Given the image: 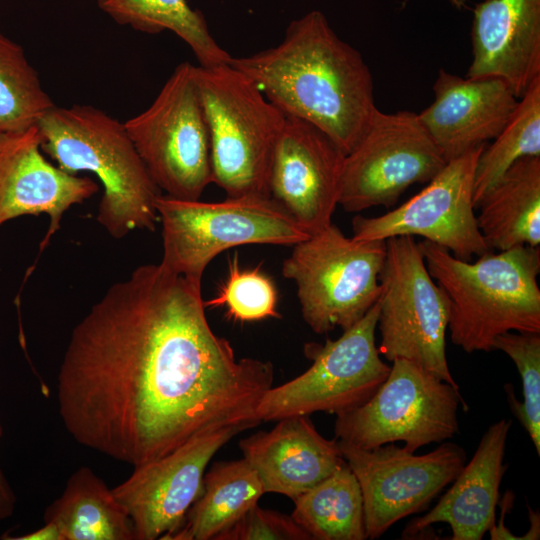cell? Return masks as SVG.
<instances>
[{"label":"cell","mask_w":540,"mask_h":540,"mask_svg":"<svg viewBox=\"0 0 540 540\" xmlns=\"http://www.w3.org/2000/svg\"><path fill=\"white\" fill-rule=\"evenodd\" d=\"M446 163L418 114L378 110L345 155L338 204L347 212L393 206L408 187L428 183Z\"/></svg>","instance_id":"cell-12"},{"label":"cell","mask_w":540,"mask_h":540,"mask_svg":"<svg viewBox=\"0 0 540 540\" xmlns=\"http://www.w3.org/2000/svg\"><path fill=\"white\" fill-rule=\"evenodd\" d=\"M460 405L467 408L459 387L411 361L395 359L385 381L365 403L336 416L335 439L363 449L402 441L405 449L415 452L458 433Z\"/></svg>","instance_id":"cell-10"},{"label":"cell","mask_w":540,"mask_h":540,"mask_svg":"<svg viewBox=\"0 0 540 540\" xmlns=\"http://www.w3.org/2000/svg\"><path fill=\"white\" fill-rule=\"evenodd\" d=\"M243 458L256 471L265 493L291 499L308 491L346 461L337 439H326L308 416L277 420L239 442Z\"/></svg>","instance_id":"cell-20"},{"label":"cell","mask_w":540,"mask_h":540,"mask_svg":"<svg viewBox=\"0 0 540 540\" xmlns=\"http://www.w3.org/2000/svg\"><path fill=\"white\" fill-rule=\"evenodd\" d=\"M265 494L262 483L244 459L215 462L205 472L199 497L171 540H216Z\"/></svg>","instance_id":"cell-23"},{"label":"cell","mask_w":540,"mask_h":540,"mask_svg":"<svg viewBox=\"0 0 540 540\" xmlns=\"http://www.w3.org/2000/svg\"><path fill=\"white\" fill-rule=\"evenodd\" d=\"M433 91L434 101L418 116L446 161L494 139L519 101L500 78H462L444 69Z\"/></svg>","instance_id":"cell-18"},{"label":"cell","mask_w":540,"mask_h":540,"mask_svg":"<svg viewBox=\"0 0 540 540\" xmlns=\"http://www.w3.org/2000/svg\"><path fill=\"white\" fill-rule=\"evenodd\" d=\"M379 298L365 316L336 340L308 343L312 365L301 375L261 397L256 416L261 422L327 412L336 416L365 403L387 378L391 366L376 346Z\"/></svg>","instance_id":"cell-11"},{"label":"cell","mask_w":540,"mask_h":540,"mask_svg":"<svg viewBox=\"0 0 540 540\" xmlns=\"http://www.w3.org/2000/svg\"><path fill=\"white\" fill-rule=\"evenodd\" d=\"M3 428L0 423V440ZM16 506V496L0 468V521L11 517Z\"/></svg>","instance_id":"cell-32"},{"label":"cell","mask_w":540,"mask_h":540,"mask_svg":"<svg viewBox=\"0 0 540 540\" xmlns=\"http://www.w3.org/2000/svg\"><path fill=\"white\" fill-rule=\"evenodd\" d=\"M485 145L447 161L424 189L399 207L377 217L355 216L352 237L420 236L465 261L492 251L479 230L473 204L477 159Z\"/></svg>","instance_id":"cell-14"},{"label":"cell","mask_w":540,"mask_h":540,"mask_svg":"<svg viewBox=\"0 0 540 540\" xmlns=\"http://www.w3.org/2000/svg\"><path fill=\"white\" fill-rule=\"evenodd\" d=\"M467 77H497L520 99L540 78V0H483L471 25Z\"/></svg>","instance_id":"cell-19"},{"label":"cell","mask_w":540,"mask_h":540,"mask_svg":"<svg viewBox=\"0 0 540 540\" xmlns=\"http://www.w3.org/2000/svg\"><path fill=\"white\" fill-rule=\"evenodd\" d=\"M216 540H311V537L291 516L257 504Z\"/></svg>","instance_id":"cell-31"},{"label":"cell","mask_w":540,"mask_h":540,"mask_svg":"<svg viewBox=\"0 0 540 540\" xmlns=\"http://www.w3.org/2000/svg\"><path fill=\"white\" fill-rule=\"evenodd\" d=\"M418 245L449 301L454 345L467 353L490 352L501 334L540 333L539 247L488 251L471 262L428 240Z\"/></svg>","instance_id":"cell-3"},{"label":"cell","mask_w":540,"mask_h":540,"mask_svg":"<svg viewBox=\"0 0 540 540\" xmlns=\"http://www.w3.org/2000/svg\"><path fill=\"white\" fill-rule=\"evenodd\" d=\"M10 540H63L58 527L51 522H44V525L30 533L16 537H7Z\"/></svg>","instance_id":"cell-34"},{"label":"cell","mask_w":540,"mask_h":540,"mask_svg":"<svg viewBox=\"0 0 540 540\" xmlns=\"http://www.w3.org/2000/svg\"><path fill=\"white\" fill-rule=\"evenodd\" d=\"M211 147L213 183L227 197H271L274 147L285 114L229 61L195 66Z\"/></svg>","instance_id":"cell-5"},{"label":"cell","mask_w":540,"mask_h":540,"mask_svg":"<svg viewBox=\"0 0 540 540\" xmlns=\"http://www.w3.org/2000/svg\"><path fill=\"white\" fill-rule=\"evenodd\" d=\"M97 5L116 23L134 30L173 32L191 48L199 66L219 65L232 57L215 41L202 12L186 0H97Z\"/></svg>","instance_id":"cell-26"},{"label":"cell","mask_w":540,"mask_h":540,"mask_svg":"<svg viewBox=\"0 0 540 540\" xmlns=\"http://www.w3.org/2000/svg\"><path fill=\"white\" fill-rule=\"evenodd\" d=\"M98 191L91 178L69 174L44 157L37 126L0 135V227L20 216L46 214L50 223L39 253L64 213Z\"/></svg>","instance_id":"cell-17"},{"label":"cell","mask_w":540,"mask_h":540,"mask_svg":"<svg viewBox=\"0 0 540 540\" xmlns=\"http://www.w3.org/2000/svg\"><path fill=\"white\" fill-rule=\"evenodd\" d=\"M380 285V355L390 362L411 361L458 387L446 356L449 301L431 277L414 237L386 240Z\"/></svg>","instance_id":"cell-8"},{"label":"cell","mask_w":540,"mask_h":540,"mask_svg":"<svg viewBox=\"0 0 540 540\" xmlns=\"http://www.w3.org/2000/svg\"><path fill=\"white\" fill-rule=\"evenodd\" d=\"M40 148L63 171L94 174L103 194L97 222L115 239L154 231L161 195L124 123L91 105L51 108L37 123Z\"/></svg>","instance_id":"cell-4"},{"label":"cell","mask_w":540,"mask_h":540,"mask_svg":"<svg viewBox=\"0 0 540 540\" xmlns=\"http://www.w3.org/2000/svg\"><path fill=\"white\" fill-rule=\"evenodd\" d=\"M493 349L507 354L522 380L523 401L519 402L513 386L506 385L508 403L513 414L528 432L540 455V333L507 332L497 336Z\"/></svg>","instance_id":"cell-29"},{"label":"cell","mask_w":540,"mask_h":540,"mask_svg":"<svg viewBox=\"0 0 540 540\" xmlns=\"http://www.w3.org/2000/svg\"><path fill=\"white\" fill-rule=\"evenodd\" d=\"M386 240L349 238L333 223L293 245L282 274L293 280L301 314L317 334L361 320L381 293Z\"/></svg>","instance_id":"cell-7"},{"label":"cell","mask_w":540,"mask_h":540,"mask_svg":"<svg viewBox=\"0 0 540 540\" xmlns=\"http://www.w3.org/2000/svg\"><path fill=\"white\" fill-rule=\"evenodd\" d=\"M162 224L161 264L201 282L221 252L246 244L291 245L309 232L271 197H227L202 202L160 195L155 202Z\"/></svg>","instance_id":"cell-6"},{"label":"cell","mask_w":540,"mask_h":540,"mask_svg":"<svg viewBox=\"0 0 540 540\" xmlns=\"http://www.w3.org/2000/svg\"><path fill=\"white\" fill-rule=\"evenodd\" d=\"M409 0H403V5H406V3L408 2ZM451 2V4L455 7H457L458 9H461L463 7H465L466 5V1L467 0H449Z\"/></svg>","instance_id":"cell-36"},{"label":"cell","mask_w":540,"mask_h":540,"mask_svg":"<svg viewBox=\"0 0 540 540\" xmlns=\"http://www.w3.org/2000/svg\"><path fill=\"white\" fill-rule=\"evenodd\" d=\"M63 540H136L133 523L105 482L87 466L67 480L59 498L44 512Z\"/></svg>","instance_id":"cell-24"},{"label":"cell","mask_w":540,"mask_h":540,"mask_svg":"<svg viewBox=\"0 0 540 540\" xmlns=\"http://www.w3.org/2000/svg\"><path fill=\"white\" fill-rule=\"evenodd\" d=\"M244 430L234 425L197 435L134 467L124 482L112 488L133 523L136 540L167 539L178 529L202 491L212 457Z\"/></svg>","instance_id":"cell-15"},{"label":"cell","mask_w":540,"mask_h":540,"mask_svg":"<svg viewBox=\"0 0 540 540\" xmlns=\"http://www.w3.org/2000/svg\"><path fill=\"white\" fill-rule=\"evenodd\" d=\"M54 106L23 48L0 33V135L36 126Z\"/></svg>","instance_id":"cell-28"},{"label":"cell","mask_w":540,"mask_h":540,"mask_svg":"<svg viewBox=\"0 0 540 540\" xmlns=\"http://www.w3.org/2000/svg\"><path fill=\"white\" fill-rule=\"evenodd\" d=\"M201 282L161 263L112 284L71 332L57 376L79 444L133 467L227 426H257L270 361L237 359L211 328Z\"/></svg>","instance_id":"cell-1"},{"label":"cell","mask_w":540,"mask_h":540,"mask_svg":"<svg viewBox=\"0 0 540 540\" xmlns=\"http://www.w3.org/2000/svg\"><path fill=\"white\" fill-rule=\"evenodd\" d=\"M292 500L291 517L311 539H367L362 492L346 462Z\"/></svg>","instance_id":"cell-25"},{"label":"cell","mask_w":540,"mask_h":540,"mask_svg":"<svg viewBox=\"0 0 540 540\" xmlns=\"http://www.w3.org/2000/svg\"><path fill=\"white\" fill-rule=\"evenodd\" d=\"M338 443L362 492L368 539H377L397 521L426 510L466 462L465 450L453 442L422 455L393 443L371 449Z\"/></svg>","instance_id":"cell-13"},{"label":"cell","mask_w":540,"mask_h":540,"mask_svg":"<svg viewBox=\"0 0 540 540\" xmlns=\"http://www.w3.org/2000/svg\"><path fill=\"white\" fill-rule=\"evenodd\" d=\"M231 262L216 297L205 306H223L229 318L241 322L280 318L273 281L258 269H241L236 258Z\"/></svg>","instance_id":"cell-30"},{"label":"cell","mask_w":540,"mask_h":540,"mask_svg":"<svg viewBox=\"0 0 540 540\" xmlns=\"http://www.w3.org/2000/svg\"><path fill=\"white\" fill-rule=\"evenodd\" d=\"M345 153L323 130L286 116L270 169V196L309 234L332 223Z\"/></svg>","instance_id":"cell-16"},{"label":"cell","mask_w":540,"mask_h":540,"mask_svg":"<svg viewBox=\"0 0 540 540\" xmlns=\"http://www.w3.org/2000/svg\"><path fill=\"white\" fill-rule=\"evenodd\" d=\"M480 153L473 184L474 208L520 158L540 156V78L520 98L502 131Z\"/></svg>","instance_id":"cell-27"},{"label":"cell","mask_w":540,"mask_h":540,"mask_svg":"<svg viewBox=\"0 0 540 540\" xmlns=\"http://www.w3.org/2000/svg\"><path fill=\"white\" fill-rule=\"evenodd\" d=\"M513 499L514 495L511 492H507L504 496L503 503H502V511L500 520L498 523L493 524V526L488 530L490 534V538L492 540H506V539H517L515 535L512 534V532L505 527L504 525V518L508 511H510L511 506L513 505Z\"/></svg>","instance_id":"cell-33"},{"label":"cell","mask_w":540,"mask_h":540,"mask_svg":"<svg viewBox=\"0 0 540 540\" xmlns=\"http://www.w3.org/2000/svg\"><path fill=\"white\" fill-rule=\"evenodd\" d=\"M479 230L492 249L540 245V156L517 160L476 206Z\"/></svg>","instance_id":"cell-22"},{"label":"cell","mask_w":540,"mask_h":540,"mask_svg":"<svg viewBox=\"0 0 540 540\" xmlns=\"http://www.w3.org/2000/svg\"><path fill=\"white\" fill-rule=\"evenodd\" d=\"M527 508L529 510L530 529L525 535L521 537V539H526V540L539 539V535H540L539 513L534 512L528 505H527Z\"/></svg>","instance_id":"cell-35"},{"label":"cell","mask_w":540,"mask_h":540,"mask_svg":"<svg viewBox=\"0 0 540 540\" xmlns=\"http://www.w3.org/2000/svg\"><path fill=\"white\" fill-rule=\"evenodd\" d=\"M512 422L501 419L488 427L469 463L452 486L426 514L414 518L402 532L411 539L435 523H447L452 540H480L495 523L499 487L506 472V442Z\"/></svg>","instance_id":"cell-21"},{"label":"cell","mask_w":540,"mask_h":540,"mask_svg":"<svg viewBox=\"0 0 540 540\" xmlns=\"http://www.w3.org/2000/svg\"><path fill=\"white\" fill-rule=\"evenodd\" d=\"M124 125L152 180L165 195L197 200L213 183L209 130L195 65L180 63L152 104Z\"/></svg>","instance_id":"cell-9"},{"label":"cell","mask_w":540,"mask_h":540,"mask_svg":"<svg viewBox=\"0 0 540 540\" xmlns=\"http://www.w3.org/2000/svg\"><path fill=\"white\" fill-rule=\"evenodd\" d=\"M229 63L286 116L319 127L345 155L379 110L361 53L334 32L319 10L291 21L278 45L231 57Z\"/></svg>","instance_id":"cell-2"}]
</instances>
